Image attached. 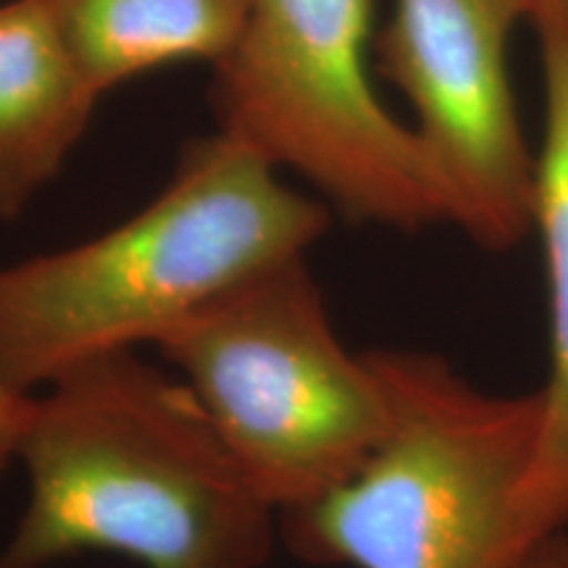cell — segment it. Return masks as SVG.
Segmentation results:
<instances>
[{
  "label": "cell",
  "mask_w": 568,
  "mask_h": 568,
  "mask_svg": "<svg viewBox=\"0 0 568 568\" xmlns=\"http://www.w3.org/2000/svg\"><path fill=\"white\" fill-rule=\"evenodd\" d=\"M27 503L0 568L109 552L142 568H264L280 516L174 368L119 353L32 395Z\"/></svg>",
  "instance_id": "cell-1"
},
{
  "label": "cell",
  "mask_w": 568,
  "mask_h": 568,
  "mask_svg": "<svg viewBox=\"0 0 568 568\" xmlns=\"http://www.w3.org/2000/svg\"><path fill=\"white\" fill-rule=\"evenodd\" d=\"M329 222L322 197L243 142L197 138L130 219L0 266V374L34 395L92 361L159 347L234 284L305 258Z\"/></svg>",
  "instance_id": "cell-2"
},
{
  "label": "cell",
  "mask_w": 568,
  "mask_h": 568,
  "mask_svg": "<svg viewBox=\"0 0 568 568\" xmlns=\"http://www.w3.org/2000/svg\"><path fill=\"white\" fill-rule=\"evenodd\" d=\"M387 429L332 493L280 516L305 564L524 568L539 545L524 506L539 393H487L426 351H372Z\"/></svg>",
  "instance_id": "cell-3"
},
{
  "label": "cell",
  "mask_w": 568,
  "mask_h": 568,
  "mask_svg": "<svg viewBox=\"0 0 568 568\" xmlns=\"http://www.w3.org/2000/svg\"><path fill=\"white\" fill-rule=\"evenodd\" d=\"M155 351L276 516L343 485L387 429L372 353L339 337L308 255L234 284Z\"/></svg>",
  "instance_id": "cell-4"
},
{
  "label": "cell",
  "mask_w": 568,
  "mask_h": 568,
  "mask_svg": "<svg viewBox=\"0 0 568 568\" xmlns=\"http://www.w3.org/2000/svg\"><path fill=\"white\" fill-rule=\"evenodd\" d=\"M374 0H247L243 34L213 63L211 103L230 134L361 224H447L414 126L397 122L366 69Z\"/></svg>",
  "instance_id": "cell-5"
},
{
  "label": "cell",
  "mask_w": 568,
  "mask_h": 568,
  "mask_svg": "<svg viewBox=\"0 0 568 568\" xmlns=\"http://www.w3.org/2000/svg\"><path fill=\"white\" fill-rule=\"evenodd\" d=\"M529 0H395L376 59L414 109L447 224L485 251L531 232L535 153L510 82V34Z\"/></svg>",
  "instance_id": "cell-6"
},
{
  "label": "cell",
  "mask_w": 568,
  "mask_h": 568,
  "mask_svg": "<svg viewBox=\"0 0 568 568\" xmlns=\"http://www.w3.org/2000/svg\"><path fill=\"white\" fill-rule=\"evenodd\" d=\"M101 98L42 0L0 3V219L55 180Z\"/></svg>",
  "instance_id": "cell-7"
},
{
  "label": "cell",
  "mask_w": 568,
  "mask_h": 568,
  "mask_svg": "<svg viewBox=\"0 0 568 568\" xmlns=\"http://www.w3.org/2000/svg\"><path fill=\"white\" fill-rule=\"evenodd\" d=\"M542 59L545 130L535 155V211L550 297V372L537 389L542 432L524 506L542 539L568 524V34L537 30Z\"/></svg>",
  "instance_id": "cell-8"
},
{
  "label": "cell",
  "mask_w": 568,
  "mask_h": 568,
  "mask_svg": "<svg viewBox=\"0 0 568 568\" xmlns=\"http://www.w3.org/2000/svg\"><path fill=\"white\" fill-rule=\"evenodd\" d=\"M101 95L182 61L219 63L243 34L247 0H42Z\"/></svg>",
  "instance_id": "cell-9"
},
{
  "label": "cell",
  "mask_w": 568,
  "mask_h": 568,
  "mask_svg": "<svg viewBox=\"0 0 568 568\" xmlns=\"http://www.w3.org/2000/svg\"><path fill=\"white\" fill-rule=\"evenodd\" d=\"M32 408V395L21 393L0 374V474L17 464V450L27 416Z\"/></svg>",
  "instance_id": "cell-10"
},
{
  "label": "cell",
  "mask_w": 568,
  "mask_h": 568,
  "mask_svg": "<svg viewBox=\"0 0 568 568\" xmlns=\"http://www.w3.org/2000/svg\"><path fill=\"white\" fill-rule=\"evenodd\" d=\"M529 21L535 30L568 34V0H529Z\"/></svg>",
  "instance_id": "cell-11"
},
{
  "label": "cell",
  "mask_w": 568,
  "mask_h": 568,
  "mask_svg": "<svg viewBox=\"0 0 568 568\" xmlns=\"http://www.w3.org/2000/svg\"><path fill=\"white\" fill-rule=\"evenodd\" d=\"M524 568H568V535L558 531L548 542H542L531 552V558L524 564Z\"/></svg>",
  "instance_id": "cell-12"
}]
</instances>
